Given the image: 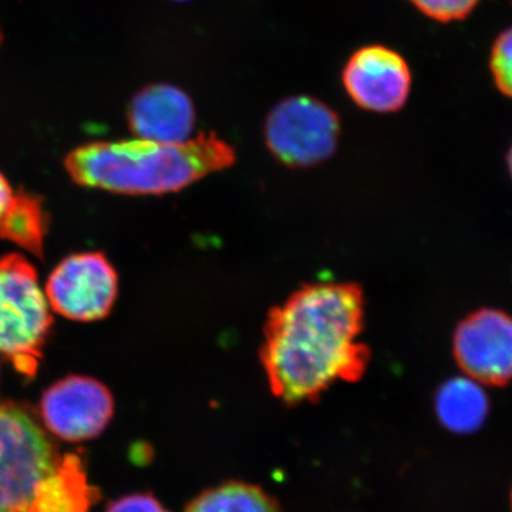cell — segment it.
I'll return each mask as SVG.
<instances>
[{
	"label": "cell",
	"mask_w": 512,
	"mask_h": 512,
	"mask_svg": "<svg viewBox=\"0 0 512 512\" xmlns=\"http://www.w3.org/2000/svg\"><path fill=\"white\" fill-rule=\"evenodd\" d=\"M119 295V276L101 252H82L64 258L46 282L53 311L76 322L107 318Z\"/></svg>",
	"instance_id": "cell-6"
},
{
	"label": "cell",
	"mask_w": 512,
	"mask_h": 512,
	"mask_svg": "<svg viewBox=\"0 0 512 512\" xmlns=\"http://www.w3.org/2000/svg\"><path fill=\"white\" fill-rule=\"evenodd\" d=\"M363 320L365 296L355 284L305 285L271 309L259 355L272 393L298 406L336 382L362 379L370 362L359 340Z\"/></svg>",
	"instance_id": "cell-1"
},
{
	"label": "cell",
	"mask_w": 512,
	"mask_h": 512,
	"mask_svg": "<svg viewBox=\"0 0 512 512\" xmlns=\"http://www.w3.org/2000/svg\"><path fill=\"white\" fill-rule=\"evenodd\" d=\"M454 357L466 376L504 386L512 380V318L495 309L468 316L454 335Z\"/></svg>",
	"instance_id": "cell-9"
},
{
	"label": "cell",
	"mask_w": 512,
	"mask_h": 512,
	"mask_svg": "<svg viewBox=\"0 0 512 512\" xmlns=\"http://www.w3.org/2000/svg\"><path fill=\"white\" fill-rule=\"evenodd\" d=\"M127 121L136 138L157 143H184L194 133V103L184 90L158 83L141 90L131 100Z\"/></svg>",
	"instance_id": "cell-10"
},
{
	"label": "cell",
	"mask_w": 512,
	"mask_h": 512,
	"mask_svg": "<svg viewBox=\"0 0 512 512\" xmlns=\"http://www.w3.org/2000/svg\"><path fill=\"white\" fill-rule=\"evenodd\" d=\"M100 497L89 483L83 458L64 454L55 471L37 485L26 512H90Z\"/></svg>",
	"instance_id": "cell-11"
},
{
	"label": "cell",
	"mask_w": 512,
	"mask_h": 512,
	"mask_svg": "<svg viewBox=\"0 0 512 512\" xmlns=\"http://www.w3.org/2000/svg\"><path fill=\"white\" fill-rule=\"evenodd\" d=\"M106 512H170L150 493L124 495L107 505Z\"/></svg>",
	"instance_id": "cell-17"
},
{
	"label": "cell",
	"mask_w": 512,
	"mask_h": 512,
	"mask_svg": "<svg viewBox=\"0 0 512 512\" xmlns=\"http://www.w3.org/2000/svg\"><path fill=\"white\" fill-rule=\"evenodd\" d=\"M175 2H188V0H175Z\"/></svg>",
	"instance_id": "cell-19"
},
{
	"label": "cell",
	"mask_w": 512,
	"mask_h": 512,
	"mask_svg": "<svg viewBox=\"0 0 512 512\" xmlns=\"http://www.w3.org/2000/svg\"><path fill=\"white\" fill-rule=\"evenodd\" d=\"M481 0H410L427 18L440 23L464 20L477 8Z\"/></svg>",
	"instance_id": "cell-16"
},
{
	"label": "cell",
	"mask_w": 512,
	"mask_h": 512,
	"mask_svg": "<svg viewBox=\"0 0 512 512\" xmlns=\"http://www.w3.org/2000/svg\"><path fill=\"white\" fill-rule=\"evenodd\" d=\"M346 93L360 109L396 113L412 92V70L396 50L382 45L360 47L342 72Z\"/></svg>",
	"instance_id": "cell-8"
},
{
	"label": "cell",
	"mask_w": 512,
	"mask_h": 512,
	"mask_svg": "<svg viewBox=\"0 0 512 512\" xmlns=\"http://www.w3.org/2000/svg\"><path fill=\"white\" fill-rule=\"evenodd\" d=\"M184 512H281V508L258 485L228 481L202 491Z\"/></svg>",
	"instance_id": "cell-14"
},
{
	"label": "cell",
	"mask_w": 512,
	"mask_h": 512,
	"mask_svg": "<svg viewBox=\"0 0 512 512\" xmlns=\"http://www.w3.org/2000/svg\"><path fill=\"white\" fill-rule=\"evenodd\" d=\"M265 143L272 156L292 168L313 167L338 148L340 121L328 104L309 96L279 101L265 121Z\"/></svg>",
	"instance_id": "cell-5"
},
{
	"label": "cell",
	"mask_w": 512,
	"mask_h": 512,
	"mask_svg": "<svg viewBox=\"0 0 512 512\" xmlns=\"http://www.w3.org/2000/svg\"><path fill=\"white\" fill-rule=\"evenodd\" d=\"M114 416V397L93 377L67 376L42 394L39 420L50 434L69 443L96 439Z\"/></svg>",
	"instance_id": "cell-7"
},
{
	"label": "cell",
	"mask_w": 512,
	"mask_h": 512,
	"mask_svg": "<svg viewBox=\"0 0 512 512\" xmlns=\"http://www.w3.org/2000/svg\"><path fill=\"white\" fill-rule=\"evenodd\" d=\"M511 507H512V491H511Z\"/></svg>",
	"instance_id": "cell-20"
},
{
	"label": "cell",
	"mask_w": 512,
	"mask_h": 512,
	"mask_svg": "<svg viewBox=\"0 0 512 512\" xmlns=\"http://www.w3.org/2000/svg\"><path fill=\"white\" fill-rule=\"evenodd\" d=\"M52 325L35 266L19 254L0 258V355L26 379L37 375Z\"/></svg>",
	"instance_id": "cell-3"
},
{
	"label": "cell",
	"mask_w": 512,
	"mask_h": 512,
	"mask_svg": "<svg viewBox=\"0 0 512 512\" xmlns=\"http://www.w3.org/2000/svg\"><path fill=\"white\" fill-rule=\"evenodd\" d=\"M62 460L39 417L0 402V512H26L37 485Z\"/></svg>",
	"instance_id": "cell-4"
},
{
	"label": "cell",
	"mask_w": 512,
	"mask_h": 512,
	"mask_svg": "<svg viewBox=\"0 0 512 512\" xmlns=\"http://www.w3.org/2000/svg\"><path fill=\"white\" fill-rule=\"evenodd\" d=\"M437 419L451 433L471 434L480 430L490 413V400L477 380L453 377L436 394Z\"/></svg>",
	"instance_id": "cell-13"
},
{
	"label": "cell",
	"mask_w": 512,
	"mask_h": 512,
	"mask_svg": "<svg viewBox=\"0 0 512 512\" xmlns=\"http://www.w3.org/2000/svg\"><path fill=\"white\" fill-rule=\"evenodd\" d=\"M49 229L42 197L23 190L15 191L0 173V239L42 258Z\"/></svg>",
	"instance_id": "cell-12"
},
{
	"label": "cell",
	"mask_w": 512,
	"mask_h": 512,
	"mask_svg": "<svg viewBox=\"0 0 512 512\" xmlns=\"http://www.w3.org/2000/svg\"><path fill=\"white\" fill-rule=\"evenodd\" d=\"M237 160L234 147L215 133L184 143L99 141L74 148L64 160L74 183L124 195H163L184 190Z\"/></svg>",
	"instance_id": "cell-2"
},
{
	"label": "cell",
	"mask_w": 512,
	"mask_h": 512,
	"mask_svg": "<svg viewBox=\"0 0 512 512\" xmlns=\"http://www.w3.org/2000/svg\"><path fill=\"white\" fill-rule=\"evenodd\" d=\"M490 69L495 86L512 99V28L504 30L491 47Z\"/></svg>",
	"instance_id": "cell-15"
},
{
	"label": "cell",
	"mask_w": 512,
	"mask_h": 512,
	"mask_svg": "<svg viewBox=\"0 0 512 512\" xmlns=\"http://www.w3.org/2000/svg\"><path fill=\"white\" fill-rule=\"evenodd\" d=\"M508 168H510V173L512 177V147L510 153H508Z\"/></svg>",
	"instance_id": "cell-18"
}]
</instances>
